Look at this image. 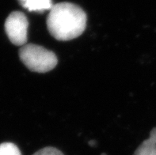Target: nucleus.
<instances>
[{"mask_svg":"<svg viewBox=\"0 0 156 155\" xmlns=\"http://www.w3.org/2000/svg\"><path fill=\"white\" fill-rule=\"evenodd\" d=\"M29 21L22 12L14 11L5 22V31L12 44L17 46L26 44Z\"/></svg>","mask_w":156,"mask_h":155,"instance_id":"7ed1b4c3","label":"nucleus"},{"mask_svg":"<svg viewBox=\"0 0 156 155\" xmlns=\"http://www.w3.org/2000/svg\"><path fill=\"white\" fill-rule=\"evenodd\" d=\"M87 14L78 5L59 2L53 5L47 18L48 32L58 41H71L83 33L87 27Z\"/></svg>","mask_w":156,"mask_h":155,"instance_id":"f257e3e1","label":"nucleus"},{"mask_svg":"<svg viewBox=\"0 0 156 155\" xmlns=\"http://www.w3.org/2000/svg\"><path fill=\"white\" fill-rule=\"evenodd\" d=\"M89 144L90 146H94L96 144V143H95V141H94V140H91V141L89 142Z\"/></svg>","mask_w":156,"mask_h":155,"instance_id":"6e6552de","label":"nucleus"},{"mask_svg":"<svg viewBox=\"0 0 156 155\" xmlns=\"http://www.w3.org/2000/svg\"><path fill=\"white\" fill-rule=\"evenodd\" d=\"M20 4L30 12L43 13L53 6L52 0H18Z\"/></svg>","mask_w":156,"mask_h":155,"instance_id":"20e7f679","label":"nucleus"},{"mask_svg":"<svg viewBox=\"0 0 156 155\" xmlns=\"http://www.w3.org/2000/svg\"><path fill=\"white\" fill-rule=\"evenodd\" d=\"M101 155H106V154H105V153H102V154H101Z\"/></svg>","mask_w":156,"mask_h":155,"instance_id":"1a4fd4ad","label":"nucleus"},{"mask_svg":"<svg viewBox=\"0 0 156 155\" xmlns=\"http://www.w3.org/2000/svg\"><path fill=\"white\" fill-rule=\"evenodd\" d=\"M33 155H64L59 150L56 149L55 147H48L43 148V149L40 150L36 153H34Z\"/></svg>","mask_w":156,"mask_h":155,"instance_id":"0eeeda50","label":"nucleus"},{"mask_svg":"<svg viewBox=\"0 0 156 155\" xmlns=\"http://www.w3.org/2000/svg\"><path fill=\"white\" fill-rule=\"evenodd\" d=\"M0 155H22V153L15 144L3 143L0 144Z\"/></svg>","mask_w":156,"mask_h":155,"instance_id":"423d86ee","label":"nucleus"},{"mask_svg":"<svg viewBox=\"0 0 156 155\" xmlns=\"http://www.w3.org/2000/svg\"><path fill=\"white\" fill-rule=\"evenodd\" d=\"M133 155H156V128L151 130L148 139L143 142Z\"/></svg>","mask_w":156,"mask_h":155,"instance_id":"39448f33","label":"nucleus"},{"mask_svg":"<svg viewBox=\"0 0 156 155\" xmlns=\"http://www.w3.org/2000/svg\"><path fill=\"white\" fill-rule=\"evenodd\" d=\"M19 57L30 71L46 73L51 71L58 63L57 57L53 51L34 44H26L19 49Z\"/></svg>","mask_w":156,"mask_h":155,"instance_id":"f03ea898","label":"nucleus"}]
</instances>
